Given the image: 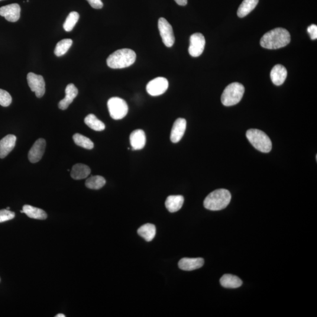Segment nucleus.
<instances>
[{
	"label": "nucleus",
	"instance_id": "1",
	"mask_svg": "<svg viewBox=\"0 0 317 317\" xmlns=\"http://www.w3.org/2000/svg\"><path fill=\"white\" fill-rule=\"evenodd\" d=\"M290 41L289 31L283 28H277L263 35L260 40V45L266 49L276 50L287 46Z\"/></svg>",
	"mask_w": 317,
	"mask_h": 317
},
{
	"label": "nucleus",
	"instance_id": "2",
	"mask_svg": "<svg viewBox=\"0 0 317 317\" xmlns=\"http://www.w3.org/2000/svg\"><path fill=\"white\" fill-rule=\"evenodd\" d=\"M137 55L133 50L124 48L110 55L106 60L108 66L112 69H125L134 64Z\"/></svg>",
	"mask_w": 317,
	"mask_h": 317
},
{
	"label": "nucleus",
	"instance_id": "3",
	"mask_svg": "<svg viewBox=\"0 0 317 317\" xmlns=\"http://www.w3.org/2000/svg\"><path fill=\"white\" fill-rule=\"evenodd\" d=\"M232 195L229 191L220 189L213 191L206 197L204 206L212 211H218L224 209L231 201Z\"/></svg>",
	"mask_w": 317,
	"mask_h": 317
},
{
	"label": "nucleus",
	"instance_id": "4",
	"mask_svg": "<svg viewBox=\"0 0 317 317\" xmlns=\"http://www.w3.org/2000/svg\"><path fill=\"white\" fill-rule=\"evenodd\" d=\"M246 137L251 144L258 151L263 153H268L272 148V143L269 137L264 132L258 129H249Z\"/></svg>",
	"mask_w": 317,
	"mask_h": 317
},
{
	"label": "nucleus",
	"instance_id": "5",
	"mask_svg": "<svg viewBox=\"0 0 317 317\" xmlns=\"http://www.w3.org/2000/svg\"><path fill=\"white\" fill-rule=\"evenodd\" d=\"M244 87L242 84L234 82L230 84L223 91L221 101L226 106H234L240 102L244 93Z\"/></svg>",
	"mask_w": 317,
	"mask_h": 317
},
{
	"label": "nucleus",
	"instance_id": "6",
	"mask_svg": "<svg viewBox=\"0 0 317 317\" xmlns=\"http://www.w3.org/2000/svg\"><path fill=\"white\" fill-rule=\"evenodd\" d=\"M107 105L110 116L115 120L122 119L128 114V106L124 99L113 97L108 100Z\"/></svg>",
	"mask_w": 317,
	"mask_h": 317
},
{
	"label": "nucleus",
	"instance_id": "7",
	"mask_svg": "<svg viewBox=\"0 0 317 317\" xmlns=\"http://www.w3.org/2000/svg\"><path fill=\"white\" fill-rule=\"evenodd\" d=\"M158 28L164 44L167 47H172L175 38L172 27L169 22L164 18H160L158 21Z\"/></svg>",
	"mask_w": 317,
	"mask_h": 317
},
{
	"label": "nucleus",
	"instance_id": "8",
	"mask_svg": "<svg viewBox=\"0 0 317 317\" xmlns=\"http://www.w3.org/2000/svg\"><path fill=\"white\" fill-rule=\"evenodd\" d=\"M169 87V82L163 77H157L149 82L147 86V90L149 94L153 96L163 94Z\"/></svg>",
	"mask_w": 317,
	"mask_h": 317
},
{
	"label": "nucleus",
	"instance_id": "9",
	"mask_svg": "<svg viewBox=\"0 0 317 317\" xmlns=\"http://www.w3.org/2000/svg\"><path fill=\"white\" fill-rule=\"evenodd\" d=\"M27 81L32 92H35L37 98H41L45 92V83L43 76L30 73L27 75Z\"/></svg>",
	"mask_w": 317,
	"mask_h": 317
},
{
	"label": "nucleus",
	"instance_id": "10",
	"mask_svg": "<svg viewBox=\"0 0 317 317\" xmlns=\"http://www.w3.org/2000/svg\"><path fill=\"white\" fill-rule=\"evenodd\" d=\"M206 44V40L203 35L200 33H195L190 38V45L189 53L191 56L197 57L201 56Z\"/></svg>",
	"mask_w": 317,
	"mask_h": 317
},
{
	"label": "nucleus",
	"instance_id": "11",
	"mask_svg": "<svg viewBox=\"0 0 317 317\" xmlns=\"http://www.w3.org/2000/svg\"><path fill=\"white\" fill-rule=\"evenodd\" d=\"M21 8L18 4H11L0 8V15L9 22L17 21L20 18Z\"/></svg>",
	"mask_w": 317,
	"mask_h": 317
},
{
	"label": "nucleus",
	"instance_id": "12",
	"mask_svg": "<svg viewBox=\"0 0 317 317\" xmlns=\"http://www.w3.org/2000/svg\"><path fill=\"white\" fill-rule=\"evenodd\" d=\"M45 147H46L45 140L42 138L38 139L29 151V160L33 163L40 161L45 153Z\"/></svg>",
	"mask_w": 317,
	"mask_h": 317
},
{
	"label": "nucleus",
	"instance_id": "13",
	"mask_svg": "<svg viewBox=\"0 0 317 317\" xmlns=\"http://www.w3.org/2000/svg\"><path fill=\"white\" fill-rule=\"evenodd\" d=\"M185 119L178 118L174 122L170 134V140L173 143L179 142L183 137L186 129Z\"/></svg>",
	"mask_w": 317,
	"mask_h": 317
},
{
	"label": "nucleus",
	"instance_id": "14",
	"mask_svg": "<svg viewBox=\"0 0 317 317\" xmlns=\"http://www.w3.org/2000/svg\"><path fill=\"white\" fill-rule=\"evenodd\" d=\"M130 144L133 151L141 150L146 144V135L142 129H137L130 135Z\"/></svg>",
	"mask_w": 317,
	"mask_h": 317
},
{
	"label": "nucleus",
	"instance_id": "15",
	"mask_svg": "<svg viewBox=\"0 0 317 317\" xmlns=\"http://www.w3.org/2000/svg\"><path fill=\"white\" fill-rule=\"evenodd\" d=\"M17 138L14 135H8L0 141V158H4L11 153L15 146Z\"/></svg>",
	"mask_w": 317,
	"mask_h": 317
},
{
	"label": "nucleus",
	"instance_id": "16",
	"mask_svg": "<svg viewBox=\"0 0 317 317\" xmlns=\"http://www.w3.org/2000/svg\"><path fill=\"white\" fill-rule=\"evenodd\" d=\"M79 94V90L73 83L69 84L66 89V96L58 103V107L61 110H66Z\"/></svg>",
	"mask_w": 317,
	"mask_h": 317
},
{
	"label": "nucleus",
	"instance_id": "17",
	"mask_svg": "<svg viewBox=\"0 0 317 317\" xmlns=\"http://www.w3.org/2000/svg\"><path fill=\"white\" fill-rule=\"evenodd\" d=\"M205 263L202 258H183L179 262V267L184 271H193L201 268Z\"/></svg>",
	"mask_w": 317,
	"mask_h": 317
},
{
	"label": "nucleus",
	"instance_id": "18",
	"mask_svg": "<svg viewBox=\"0 0 317 317\" xmlns=\"http://www.w3.org/2000/svg\"><path fill=\"white\" fill-rule=\"evenodd\" d=\"M270 77L274 85L277 86L281 85L286 79L287 71L282 65L277 64L271 70Z\"/></svg>",
	"mask_w": 317,
	"mask_h": 317
},
{
	"label": "nucleus",
	"instance_id": "19",
	"mask_svg": "<svg viewBox=\"0 0 317 317\" xmlns=\"http://www.w3.org/2000/svg\"><path fill=\"white\" fill-rule=\"evenodd\" d=\"M184 197L181 195H171L168 196L165 202V206L168 211L174 213L182 208Z\"/></svg>",
	"mask_w": 317,
	"mask_h": 317
},
{
	"label": "nucleus",
	"instance_id": "20",
	"mask_svg": "<svg viewBox=\"0 0 317 317\" xmlns=\"http://www.w3.org/2000/svg\"><path fill=\"white\" fill-rule=\"evenodd\" d=\"M90 173L89 167L82 163H77L74 165L71 171V177L76 180L85 179Z\"/></svg>",
	"mask_w": 317,
	"mask_h": 317
},
{
	"label": "nucleus",
	"instance_id": "21",
	"mask_svg": "<svg viewBox=\"0 0 317 317\" xmlns=\"http://www.w3.org/2000/svg\"><path fill=\"white\" fill-rule=\"evenodd\" d=\"M21 213H25L29 218L37 220H45L47 218V213L43 210L35 208L30 205H24Z\"/></svg>",
	"mask_w": 317,
	"mask_h": 317
},
{
	"label": "nucleus",
	"instance_id": "22",
	"mask_svg": "<svg viewBox=\"0 0 317 317\" xmlns=\"http://www.w3.org/2000/svg\"><path fill=\"white\" fill-rule=\"evenodd\" d=\"M220 283L223 287L228 289H236L240 287L242 284L241 279L232 274H225L220 280Z\"/></svg>",
	"mask_w": 317,
	"mask_h": 317
},
{
	"label": "nucleus",
	"instance_id": "23",
	"mask_svg": "<svg viewBox=\"0 0 317 317\" xmlns=\"http://www.w3.org/2000/svg\"><path fill=\"white\" fill-rule=\"evenodd\" d=\"M258 1L259 0H243L238 10V17L243 18L250 14L257 5Z\"/></svg>",
	"mask_w": 317,
	"mask_h": 317
},
{
	"label": "nucleus",
	"instance_id": "24",
	"mask_svg": "<svg viewBox=\"0 0 317 317\" xmlns=\"http://www.w3.org/2000/svg\"><path fill=\"white\" fill-rule=\"evenodd\" d=\"M157 230L155 225L148 223L142 226L138 229V234L143 238L145 240L151 241L153 240L156 235Z\"/></svg>",
	"mask_w": 317,
	"mask_h": 317
},
{
	"label": "nucleus",
	"instance_id": "25",
	"mask_svg": "<svg viewBox=\"0 0 317 317\" xmlns=\"http://www.w3.org/2000/svg\"><path fill=\"white\" fill-rule=\"evenodd\" d=\"M84 122L88 127L95 131H102L105 129L104 123L100 121L93 114L87 115L85 119H84Z\"/></svg>",
	"mask_w": 317,
	"mask_h": 317
},
{
	"label": "nucleus",
	"instance_id": "26",
	"mask_svg": "<svg viewBox=\"0 0 317 317\" xmlns=\"http://www.w3.org/2000/svg\"><path fill=\"white\" fill-rule=\"evenodd\" d=\"M106 180L101 176H93L87 179L85 185L90 189L98 190L104 186Z\"/></svg>",
	"mask_w": 317,
	"mask_h": 317
},
{
	"label": "nucleus",
	"instance_id": "27",
	"mask_svg": "<svg viewBox=\"0 0 317 317\" xmlns=\"http://www.w3.org/2000/svg\"><path fill=\"white\" fill-rule=\"evenodd\" d=\"M73 40L71 39H64L57 43L55 48L54 54L57 57L64 56L69 50L73 44Z\"/></svg>",
	"mask_w": 317,
	"mask_h": 317
},
{
	"label": "nucleus",
	"instance_id": "28",
	"mask_svg": "<svg viewBox=\"0 0 317 317\" xmlns=\"http://www.w3.org/2000/svg\"><path fill=\"white\" fill-rule=\"evenodd\" d=\"M73 140L78 146L85 148L86 150H92L94 147V144L92 141L81 134H76L73 136Z\"/></svg>",
	"mask_w": 317,
	"mask_h": 317
},
{
	"label": "nucleus",
	"instance_id": "29",
	"mask_svg": "<svg viewBox=\"0 0 317 317\" xmlns=\"http://www.w3.org/2000/svg\"><path fill=\"white\" fill-rule=\"evenodd\" d=\"M79 13L76 11L71 12L70 14L68 15L66 21L63 25L65 31L70 32L73 30L74 27L79 21Z\"/></svg>",
	"mask_w": 317,
	"mask_h": 317
},
{
	"label": "nucleus",
	"instance_id": "30",
	"mask_svg": "<svg viewBox=\"0 0 317 317\" xmlns=\"http://www.w3.org/2000/svg\"><path fill=\"white\" fill-rule=\"evenodd\" d=\"M12 102V97L5 90L0 89V105L7 107Z\"/></svg>",
	"mask_w": 317,
	"mask_h": 317
},
{
	"label": "nucleus",
	"instance_id": "31",
	"mask_svg": "<svg viewBox=\"0 0 317 317\" xmlns=\"http://www.w3.org/2000/svg\"><path fill=\"white\" fill-rule=\"evenodd\" d=\"M15 218V213L7 209L0 210V223L10 221Z\"/></svg>",
	"mask_w": 317,
	"mask_h": 317
},
{
	"label": "nucleus",
	"instance_id": "32",
	"mask_svg": "<svg viewBox=\"0 0 317 317\" xmlns=\"http://www.w3.org/2000/svg\"><path fill=\"white\" fill-rule=\"evenodd\" d=\"M307 32L312 40H315L317 38V26L315 24L310 25L307 28Z\"/></svg>",
	"mask_w": 317,
	"mask_h": 317
},
{
	"label": "nucleus",
	"instance_id": "33",
	"mask_svg": "<svg viewBox=\"0 0 317 317\" xmlns=\"http://www.w3.org/2000/svg\"><path fill=\"white\" fill-rule=\"evenodd\" d=\"M92 8L95 9H101L103 7L102 0H86Z\"/></svg>",
	"mask_w": 317,
	"mask_h": 317
},
{
	"label": "nucleus",
	"instance_id": "34",
	"mask_svg": "<svg viewBox=\"0 0 317 317\" xmlns=\"http://www.w3.org/2000/svg\"><path fill=\"white\" fill-rule=\"evenodd\" d=\"M179 5L184 6L187 4V0H174Z\"/></svg>",
	"mask_w": 317,
	"mask_h": 317
},
{
	"label": "nucleus",
	"instance_id": "35",
	"mask_svg": "<svg viewBox=\"0 0 317 317\" xmlns=\"http://www.w3.org/2000/svg\"><path fill=\"white\" fill-rule=\"evenodd\" d=\"M56 317H66V316L63 315V314H59V315H57Z\"/></svg>",
	"mask_w": 317,
	"mask_h": 317
},
{
	"label": "nucleus",
	"instance_id": "36",
	"mask_svg": "<svg viewBox=\"0 0 317 317\" xmlns=\"http://www.w3.org/2000/svg\"><path fill=\"white\" fill-rule=\"evenodd\" d=\"M6 209L9 210V208H6Z\"/></svg>",
	"mask_w": 317,
	"mask_h": 317
},
{
	"label": "nucleus",
	"instance_id": "37",
	"mask_svg": "<svg viewBox=\"0 0 317 317\" xmlns=\"http://www.w3.org/2000/svg\"><path fill=\"white\" fill-rule=\"evenodd\" d=\"M0 1H1V0H0Z\"/></svg>",
	"mask_w": 317,
	"mask_h": 317
}]
</instances>
